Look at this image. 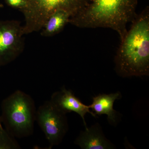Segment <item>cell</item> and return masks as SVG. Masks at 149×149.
I'll return each instance as SVG.
<instances>
[{
    "label": "cell",
    "mask_w": 149,
    "mask_h": 149,
    "mask_svg": "<svg viewBox=\"0 0 149 149\" xmlns=\"http://www.w3.org/2000/svg\"><path fill=\"white\" fill-rule=\"evenodd\" d=\"M25 1H26L27 2V3H28V2H29L31 0H25Z\"/></svg>",
    "instance_id": "15"
},
{
    "label": "cell",
    "mask_w": 149,
    "mask_h": 149,
    "mask_svg": "<svg viewBox=\"0 0 149 149\" xmlns=\"http://www.w3.org/2000/svg\"><path fill=\"white\" fill-rule=\"evenodd\" d=\"M74 143L82 149L116 148L114 145L105 137L98 123L81 131Z\"/></svg>",
    "instance_id": "8"
},
{
    "label": "cell",
    "mask_w": 149,
    "mask_h": 149,
    "mask_svg": "<svg viewBox=\"0 0 149 149\" xmlns=\"http://www.w3.org/2000/svg\"><path fill=\"white\" fill-rule=\"evenodd\" d=\"M8 4L14 8H17L20 11L26 7L27 2L25 0H6Z\"/></svg>",
    "instance_id": "12"
},
{
    "label": "cell",
    "mask_w": 149,
    "mask_h": 149,
    "mask_svg": "<svg viewBox=\"0 0 149 149\" xmlns=\"http://www.w3.org/2000/svg\"><path fill=\"white\" fill-rule=\"evenodd\" d=\"M1 122V118H0V134H1V133L2 132L3 130H4L2 126Z\"/></svg>",
    "instance_id": "13"
},
{
    "label": "cell",
    "mask_w": 149,
    "mask_h": 149,
    "mask_svg": "<svg viewBox=\"0 0 149 149\" xmlns=\"http://www.w3.org/2000/svg\"><path fill=\"white\" fill-rule=\"evenodd\" d=\"M88 1L89 0H31L21 11L25 21L22 26V34L27 35L40 31L51 15L58 10L65 11L72 17L81 11Z\"/></svg>",
    "instance_id": "4"
},
{
    "label": "cell",
    "mask_w": 149,
    "mask_h": 149,
    "mask_svg": "<svg viewBox=\"0 0 149 149\" xmlns=\"http://www.w3.org/2000/svg\"><path fill=\"white\" fill-rule=\"evenodd\" d=\"M1 109V120L11 136L22 138L33 134L37 111L31 96L15 91L3 101Z\"/></svg>",
    "instance_id": "3"
},
{
    "label": "cell",
    "mask_w": 149,
    "mask_h": 149,
    "mask_svg": "<svg viewBox=\"0 0 149 149\" xmlns=\"http://www.w3.org/2000/svg\"><path fill=\"white\" fill-rule=\"evenodd\" d=\"M20 147L14 137L4 129L0 134V149H17Z\"/></svg>",
    "instance_id": "11"
},
{
    "label": "cell",
    "mask_w": 149,
    "mask_h": 149,
    "mask_svg": "<svg viewBox=\"0 0 149 149\" xmlns=\"http://www.w3.org/2000/svg\"><path fill=\"white\" fill-rule=\"evenodd\" d=\"M114 58L115 70L122 77L149 74V9L137 14Z\"/></svg>",
    "instance_id": "1"
},
{
    "label": "cell",
    "mask_w": 149,
    "mask_h": 149,
    "mask_svg": "<svg viewBox=\"0 0 149 149\" xmlns=\"http://www.w3.org/2000/svg\"><path fill=\"white\" fill-rule=\"evenodd\" d=\"M66 114L50 101L45 102L36 111V120L49 143L50 148L60 144L68 131Z\"/></svg>",
    "instance_id": "5"
},
{
    "label": "cell",
    "mask_w": 149,
    "mask_h": 149,
    "mask_svg": "<svg viewBox=\"0 0 149 149\" xmlns=\"http://www.w3.org/2000/svg\"><path fill=\"white\" fill-rule=\"evenodd\" d=\"M70 15L62 10L55 11L50 16L43 25L41 32L45 37L53 36L61 32L68 23H69Z\"/></svg>",
    "instance_id": "10"
},
{
    "label": "cell",
    "mask_w": 149,
    "mask_h": 149,
    "mask_svg": "<svg viewBox=\"0 0 149 149\" xmlns=\"http://www.w3.org/2000/svg\"><path fill=\"white\" fill-rule=\"evenodd\" d=\"M22 26L16 20H0V66L14 61L24 47Z\"/></svg>",
    "instance_id": "6"
},
{
    "label": "cell",
    "mask_w": 149,
    "mask_h": 149,
    "mask_svg": "<svg viewBox=\"0 0 149 149\" xmlns=\"http://www.w3.org/2000/svg\"><path fill=\"white\" fill-rule=\"evenodd\" d=\"M3 7V5L1 4H0V9Z\"/></svg>",
    "instance_id": "14"
},
{
    "label": "cell",
    "mask_w": 149,
    "mask_h": 149,
    "mask_svg": "<svg viewBox=\"0 0 149 149\" xmlns=\"http://www.w3.org/2000/svg\"><path fill=\"white\" fill-rule=\"evenodd\" d=\"M120 98L121 94L119 92L100 94L93 97V103L89 105V107L96 115H106L109 122L111 124H116L117 122L118 113L113 109V104L116 100Z\"/></svg>",
    "instance_id": "9"
},
{
    "label": "cell",
    "mask_w": 149,
    "mask_h": 149,
    "mask_svg": "<svg viewBox=\"0 0 149 149\" xmlns=\"http://www.w3.org/2000/svg\"><path fill=\"white\" fill-rule=\"evenodd\" d=\"M50 101L56 107L65 114L74 112L79 114L83 119L85 128H88L85 120L86 113H88L94 117H96V115L90 110L89 106L83 104L72 91L67 90L64 86L60 91L54 93Z\"/></svg>",
    "instance_id": "7"
},
{
    "label": "cell",
    "mask_w": 149,
    "mask_h": 149,
    "mask_svg": "<svg viewBox=\"0 0 149 149\" xmlns=\"http://www.w3.org/2000/svg\"><path fill=\"white\" fill-rule=\"evenodd\" d=\"M138 0H89L86 6L70 19V24L82 28H109L120 40L127 33V24L137 14Z\"/></svg>",
    "instance_id": "2"
}]
</instances>
